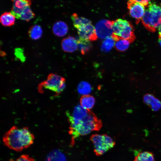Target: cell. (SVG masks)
Here are the masks:
<instances>
[{"instance_id": "cell-26", "label": "cell", "mask_w": 161, "mask_h": 161, "mask_svg": "<svg viewBox=\"0 0 161 161\" xmlns=\"http://www.w3.org/2000/svg\"><path fill=\"white\" fill-rule=\"evenodd\" d=\"M34 159L29 155L23 154L21 156L16 160L10 159L9 161H34Z\"/></svg>"}, {"instance_id": "cell-13", "label": "cell", "mask_w": 161, "mask_h": 161, "mask_svg": "<svg viewBox=\"0 0 161 161\" xmlns=\"http://www.w3.org/2000/svg\"><path fill=\"white\" fill-rule=\"evenodd\" d=\"M68 27L66 24L63 21L55 22L53 25L52 30L55 35L62 37L65 35L68 31Z\"/></svg>"}, {"instance_id": "cell-27", "label": "cell", "mask_w": 161, "mask_h": 161, "mask_svg": "<svg viewBox=\"0 0 161 161\" xmlns=\"http://www.w3.org/2000/svg\"><path fill=\"white\" fill-rule=\"evenodd\" d=\"M139 3L143 5L146 6L149 4L151 2L149 0H137Z\"/></svg>"}, {"instance_id": "cell-8", "label": "cell", "mask_w": 161, "mask_h": 161, "mask_svg": "<svg viewBox=\"0 0 161 161\" xmlns=\"http://www.w3.org/2000/svg\"><path fill=\"white\" fill-rule=\"evenodd\" d=\"M127 7L130 16L139 22L145 12V7L137 0H129L127 3Z\"/></svg>"}, {"instance_id": "cell-1", "label": "cell", "mask_w": 161, "mask_h": 161, "mask_svg": "<svg viewBox=\"0 0 161 161\" xmlns=\"http://www.w3.org/2000/svg\"><path fill=\"white\" fill-rule=\"evenodd\" d=\"M66 114L69 124V132L72 146L78 137L98 131L102 126V121L93 112L80 105L75 107L72 112H67Z\"/></svg>"}, {"instance_id": "cell-11", "label": "cell", "mask_w": 161, "mask_h": 161, "mask_svg": "<svg viewBox=\"0 0 161 161\" xmlns=\"http://www.w3.org/2000/svg\"><path fill=\"white\" fill-rule=\"evenodd\" d=\"M61 46L63 50L66 52H73L78 48L76 40L70 36L62 40Z\"/></svg>"}, {"instance_id": "cell-4", "label": "cell", "mask_w": 161, "mask_h": 161, "mask_svg": "<svg viewBox=\"0 0 161 161\" xmlns=\"http://www.w3.org/2000/svg\"><path fill=\"white\" fill-rule=\"evenodd\" d=\"M112 37L115 41L123 39L132 42L135 38L131 24L126 20L118 18L113 21Z\"/></svg>"}, {"instance_id": "cell-20", "label": "cell", "mask_w": 161, "mask_h": 161, "mask_svg": "<svg viewBox=\"0 0 161 161\" xmlns=\"http://www.w3.org/2000/svg\"><path fill=\"white\" fill-rule=\"evenodd\" d=\"M115 41L112 36H109L103 41L101 46V50L104 52H109L115 45Z\"/></svg>"}, {"instance_id": "cell-18", "label": "cell", "mask_w": 161, "mask_h": 161, "mask_svg": "<svg viewBox=\"0 0 161 161\" xmlns=\"http://www.w3.org/2000/svg\"><path fill=\"white\" fill-rule=\"evenodd\" d=\"M71 18L74 27L77 29L83 25L92 23L90 20L85 18L79 16L76 13L72 14Z\"/></svg>"}, {"instance_id": "cell-25", "label": "cell", "mask_w": 161, "mask_h": 161, "mask_svg": "<svg viewBox=\"0 0 161 161\" xmlns=\"http://www.w3.org/2000/svg\"><path fill=\"white\" fill-rule=\"evenodd\" d=\"M14 54L16 57L22 62L25 60V57L24 55L23 50L20 48H16L14 50Z\"/></svg>"}, {"instance_id": "cell-22", "label": "cell", "mask_w": 161, "mask_h": 161, "mask_svg": "<svg viewBox=\"0 0 161 161\" xmlns=\"http://www.w3.org/2000/svg\"><path fill=\"white\" fill-rule=\"evenodd\" d=\"M77 89L79 94L84 95H88L90 93L92 88L89 83L86 82L82 81L78 85Z\"/></svg>"}, {"instance_id": "cell-28", "label": "cell", "mask_w": 161, "mask_h": 161, "mask_svg": "<svg viewBox=\"0 0 161 161\" xmlns=\"http://www.w3.org/2000/svg\"><path fill=\"white\" fill-rule=\"evenodd\" d=\"M158 30L159 34V38H161V25L158 28Z\"/></svg>"}, {"instance_id": "cell-7", "label": "cell", "mask_w": 161, "mask_h": 161, "mask_svg": "<svg viewBox=\"0 0 161 161\" xmlns=\"http://www.w3.org/2000/svg\"><path fill=\"white\" fill-rule=\"evenodd\" d=\"M113 21L102 19L96 24L95 29L98 37L101 39L112 36L113 34Z\"/></svg>"}, {"instance_id": "cell-15", "label": "cell", "mask_w": 161, "mask_h": 161, "mask_svg": "<svg viewBox=\"0 0 161 161\" xmlns=\"http://www.w3.org/2000/svg\"><path fill=\"white\" fill-rule=\"evenodd\" d=\"M80 105L84 109L90 110L95 105V99L92 96L88 95L82 96L80 99Z\"/></svg>"}, {"instance_id": "cell-17", "label": "cell", "mask_w": 161, "mask_h": 161, "mask_svg": "<svg viewBox=\"0 0 161 161\" xmlns=\"http://www.w3.org/2000/svg\"><path fill=\"white\" fill-rule=\"evenodd\" d=\"M42 32L41 27L39 25L35 24L30 28L28 34L32 39L35 40L40 38L41 37Z\"/></svg>"}, {"instance_id": "cell-19", "label": "cell", "mask_w": 161, "mask_h": 161, "mask_svg": "<svg viewBox=\"0 0 161 161\" xmlns=\"http://www.w3.org/2000/svg\"><path fill=\"white\" fill-rule=\"evenodd\" d=\"M134 161H155L153 153L149 151L139 152L135 157Z\"/></svg>"}, {"instance_id": "cell-3", "label": "cell", "mask_w": 161, "mask_h": 161, "mask_svg": "<svg viewBox=\"0 0 161 161\" xmlns=\"http://www.w3.org/2000/svg\"><path fill=\"white\" fill-rule=\"evenodd\" d=\"M141 20L148 30L152 32L155 31L161 25V4L151 2Z\"/></svg>"}, {"instance_id": "cell-24", "label": "cell", "mask_w": 161, "mask_h": 161, "mask_svg": "<svg viewBox=\"0 0 161 161\" xmlns=\"http://www.w3.org/2000/svg\"><path fill=\"white\" fill-rule=\"evenodd\" d=\"M49 155L47 161H66L65 157L61 152L58 151Z\"/></svg>"}, {"instance_id": "cell-29", "label": "cell", "mask_w": 161, "mask_h": 161, "mask_svg": "<svg viewBox=\"0 0 161 161\" xmlns=\"http://www.w3.org/2000/svg\"><path fill=\"white\" fill-rule=\"evenodd\" d=\"M158 42L161 47V38H159V39H158Z\"/></svg>"}, {"instance_id": "cell-6", "label": "cell", "mask_w": 161, "mask_h": 161, "mask_svg": "<svg viewBox=\"0 0 161 161\" xmlns=\"http://www.w3.org/2000/svg\"><path fill=\"white\" fill-rule=\"evenodd\" d=\"M42 86L45 89L59 94L65 88V80L64 78L58 75L52 74L48 76L43 82Z\"/></svg>"}, {"instance_id": "cell-2", "label": "cell", "mask_w": 161, "mask_h": 161, "mask_svg": "<svg viewBox=\"0 0 161 161\" xmlns=\"http://www.w3.org/2000/svg\"><path fill=\"white\" fill-rule=\"evenodd\" d=\"M34 137L27 127H12L3 136L5 145L11 150L20 151L29 147L33 143Z\"/></svg>"}, {"instance_id": "cell-12", "label": "cell", "mask_w": 161, "mask_h": 161, "mask_svg": "<svg viewBox=\"0 0 161 161\" xmlns=\"http://www.w3.org/2000/svg\"><path fill=\"white\" fill-rule=\"evenodd\" d=\"M144 102L154 111H157L161 108V102L154 95L146 94L143 97Z\"/></svg>"}, {"instance_id": "cell-16", "label": "cell", "mask_w": 161, "mask_h": 161, "mask_svg": "<svg viewBox=\"0 0 161 161\" xmlns=\"http://www.w3.org/2000/svg\"><path fill=\"white\" fill-rule=\"evenodd\" d=\"M15 18L10 12H5L0 16V22L3 26L10 27L14 24Z\"/></svg>"}, {"instance_id": "cell-30", "label": "cell", "mask_w": 161, "mask_h": 161, "mask_svg": "<svg viewBox=\"0 0 161 161\" xmlns=\"http://www.w3.org/2000/svg\"><path fill=\"white\" fill-rule=\"evenodd\" d=\"M2 54H1V55H2V56H5V55H6V54H5V53L4 52H3L2 51Z\"/></svg>"}, {"instance_id": "cell-14", "label": "cell", "mask_w": 161, "mask_h": 161, "mask_svg": "<svg viewBox=\"0 0 161 161\" xmlns=\"http://www.w3.org/2000/svg\"><path fill=\"white\" fill-rule=\"evenodd\" d=\"M76 40L78 48L83 55L88 53L92 48V44L89 40L79 37Z\"/></svg>"}, {"instance_id": "cell-9", "label": "cell", "mask_w": 161, "mask_h": 161, "mask_svg": "<svg viewBox=\"0 0 161 161\" xmlns=\"http://www.w3.org/2000/svg\"><path fill=\"white\" fill-rule=\"evenodd\" d=\"M79 37L90 41L96 40L98 37L95 27L92 23L83 25L77 29Z\"/></svg>"}, {"instance_id": "cell-21", "label": "cell", "mask_w": 161, "mask_h": 161, "mask_svg": "<svg viewBox=\"0 0 161 161\" xmlns=\"http://www.w3.org/2000/svg\"><path fill=\"white\" fill-rule=\"evenodd\" d=\"M131 42V41L128 40L119 39L116 41L114 47L117 50L123 52L128 49Z\"/></svg>"}, {"instance_id": "cell-5", "label": "cell", "mask_w": 161, "mask_h": 161, "mask_svg": "<svg viewBox=\"0 0 161 161\" xmlns=\"http://www.w3.org/2000/svg\"><path fill=\"white\" fill-rule=\"evenodd\" d=\"M90 140L93 145L94 152L97 156L102 155L115 145L114 140L105 134H92Z\"/></svg>"}, {"instance_id": "cell-23", "label": "cell", "mask_w": 161, "mask_h": 161, "mask_svg": "<svg viewBox=\"0 0 161 161\" xmlns=\"http://www.w3.org/2000/svg\"><path fill=\"white\" fill-rule=\"evenodd\" d=\"M35 16V14L31 9L30 6H28L23 10L21 14L20 19L28 22Z\"/></svg>"}, {"instance_id": "cell-10", "label": "cell", "mask_w": 161, "mask_h": 161, "mask_svg": "<svg viewBox=\"0 0 161 161\" xmlns=\"http://www.w3.org/2000/svg\"><path fill=\"white\" fill-rule=\"evenodd\" d=\"M13 4L11 13L17 19H20L21 14L26 6L31 4V1L28 0H12Z\"/></svg>"}]
</instances>
